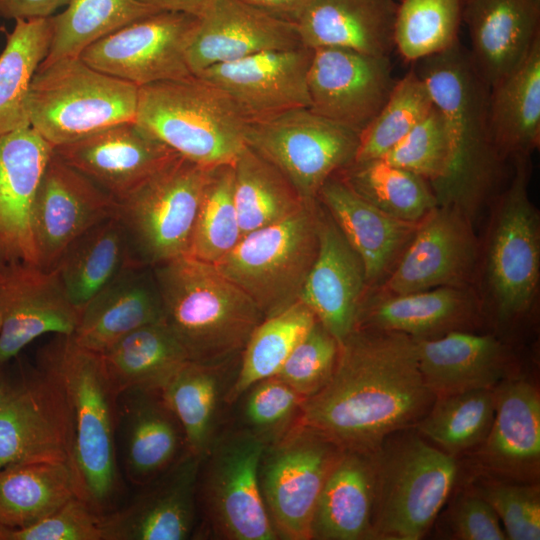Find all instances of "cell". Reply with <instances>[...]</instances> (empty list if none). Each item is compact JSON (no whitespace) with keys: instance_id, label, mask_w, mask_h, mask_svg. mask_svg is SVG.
Instances as JSON below:
<instances>
[{"instance_id":"30","label":"cell","mask_w":540,"mask_h":540,"mask_svg":"<svg viewBox=\"0 0 540 540\" xmlns=\"http://www.w3.org/2000/svg\"><path fill=\"white\" fill-rule=\"evenodd\" d=\"M495 415L480 460L496 476L534 483L540 467V396L529 382L507 378L494 388Z\"/></svg>"},{"instance_id":"6","label":"cell","mask_w":540,"mask_h":540,"mask_svg":"<svg viewBox=\"0 0 540 540\" xmlns=\"http://www.w3.org/2000/svg\"><path fill=\"white\" fill-rule=\"evenodd\" d=\"M135 122L205 168L233 165L246 147V118L222 90L195 75L139 87Z\"/></svg>"},{"instance_id":"41","label":"cell","mask_w":540,"mask_h":540,"mask_svg":"<svg viewBox=\"0 0 540 540\" xmlns=\"http://www.w3.org/2000/svg\"><path fill=\"white\" fill-rule=\"evenodd\" d=\"M316 321L315 314L301 300L264 318L241 352L240 367L225 393V404H235L253 384L275 376Z\"/></svg>"},{"instance_id":"47","label":"cell","mask_w":540,"mask_h":540,"mask_svg":"<svg viewBox=\"0 0 540 540\" xmlns=\"http://www.w3.org/2000/svg\"><path fill=\"white\" fill-rule=\"evenodd\" d=\"M241 238L233 165H221L212 169L204 188L186 255L216 264Z\"/></svg>"},{"instance_id":"34","label":"cell","mask_w":540,"mask_h":540,"mask_svg":"<svg viewBox=\"0 0 540 540\" xmlns=\"http://www.w3.org/2000/svg\"><path fill=\"white\" fill-rule=\"evenodd\" d=\"M372 452L342 450L319 495L311 539H374Z\"/></svg>"},{"instance_id":"3","label":"cell","mask_w":540,"mask_h":540,"mask_svg":"<svg viewBox=\"0 0 540 540\" xmlns=\"http://www.w3.org/2000/svg\"><path fill=\"white\" fill-rule=\"evenodd\" d=\"M163 321L190 361L224 366L264 319L252 299L214 264L183 255L153 267Z\"/></svg>"},{"instance_id":"14","label":"cell","mask_w":540,"mask_h":540,"mask_svg":"<svg viewBox=\"0 0 540 540\" xmlns=\"http://www.w3.org/2000/svg\"><path fill=\"white\" fill-rule=\"evenodd\" d=\"M197 21L191 14L159 11L96 41L80 58L138 87L188 78L193 74L186 53Z\"/></svg>"},{"instance_id":"19","label":"cell","mask_w":540,"mask_h":540,"mask_svg":"<svg viewBox=\"0 0 540 540\" xmlns=\"http://www.w3.org/2000/svg\"><path fill=\"white\" fill-rule=\"evenodd\" d=\"M202 460L185 449L129 504L101 514V540L189 539L196 529Z\"/></svg>"},{"instance_id":"16","label":"cell","mask_w":540,"mask_h":540,"mask_svg":"<svg viewBox=\"0 0 540 540\" xmlns=\"http://www.w3.org/2000/svg\"><path fill=\"white\" fill-rule=\"evenodd\" d=\"M72 450L70 410L57 382L39 368L12 385L0 405V470L23 462H71Z\"/></svg>"},{"instance_id":"43","label":"cell","mask_w":540,"mask_h":540,"mask_svg":"<svg viewBox=\"0 0 540 540\" xmlns=\"http://www.w3.org/2000/svg\"><path fill=\"white\" fill-rule=\"evenodd\" d=\"M233 169L242 236L288 217L307 200L273 164L247 145Z\"/></svg>"},{"instance_id":"31","label":"cell","mask_w":540,"mask_h":540,"mask_svg":"<svg viewBox=\"0 0 540 540\" xmlns=\"http://www.w3.org/2000/svg\"><path fill=\"white\" fill-rule=\"evenodd\" d=\"M161 320L163 309L153 268L136 263L80 310L71 337L79 346L100 354L126 334Z\"/></svg>"},{"instance_id":"38","label":"cell","mask_w":540,"mask_h":540,"mask_svg":"<svg viewBox=\"0 0 540 540\" xmlns=\"http://www.w3.org/2000/svg\"><path fill=\"white\" fill-rule=\"evenodd\" d=\"M78 496L69 461H34L0 470V526L19 529L51 515Z\"/></svg>"},{"instance_id":"39","label":"cell","mask_w":540,"mask_h":540,"mask_svg":"<svg viewBox=\"0 0 540 540\" xmlns=\"http://www.w3.org/2000/svg\"><path fill=\"white\" fill-rule=\"evenodd\" d=\"M222 368L188 361L160 390L181 426L185 449L202 459L221 432L220 404L227 391Z\"/></svg>"},{"instance_id":"24","label":"cell","mask_w":540,"mask_h":540,"mask_svg":"<svg viewBox=\"0 0 540 540\" xmlns=\"http://www.w3.org/2000/svg\"><path fill=\"white\" fill-rule=\"evenodd\" d=\"M53 151L116 202L178 155L135 121L110 126Z\"/></svg>"},{"instance_id":"56","label":"cell","mask_w":540,"mask_h":540,"mask_svg":"<svg viewBox=\"0 0 540 540\" xmlns=\"http://www.w3.org/2000/svg\"><path fill=\"white\" fill-rule=\"evenodd\" d=\"M272 15L295 22L311 0H243Z\"/></svg>"},{"instance_id":"5","label":"cell","mask_w":540,"mask_h":540,"mask_svg":"<svg viewBox=\"0 0 540 540\" xmlns=\"http://www.w3.org/2000/svg\"><path fill=\"white\" fill-rule=\"evenodd\" d=\"M513 161L509 184L489 204L474 285L486 319L502 327L531 314L540 288V214L529 194V157Z\"/></svg>"},{"instance_id":"44","label":"cell","mask_w":540,"mask_h":540,"mask_svg":"<svg viewBox=\"0 0 540 540\" xmlns=\"http://www.w3.org/2000/svg\"><path fill=\"white\" fill-rule=\"evenodd\" d=\"M337 175L361 198L398 220L419 223L437 206L424 178L383 158L352 162Z\"/></svg>"},{"instance_id":"11","label":"cell","mask_w":540,"mask_h":540,"mask_svg":"<svg viewBox=\"0 0 540 540\" xmlns=\"http://www.w3.org/2000/svg\"><path fill=\"white\" fill-rule=\"evenodd\" d=\"M266 444L236 426L219 433L202 460L198 501L204 521L226 540H276L259 482Z\"/></svg>"},{"instance_id":"2","label":"cell","mask_w":540,"mask_h":540,"mask_svg":"<svg viewBox=\"0 0 540 540\" xmlns=\"http://www.w3.org/2000/svg\"><path fill=\"white\" fill-rule=\"evenodd\" d=\"M417 73L441 112L448 138L444 172L430 185L437 205L461 210L475 220L495 196L504 159L489 127V88L458 41L420 60Z\"/></svg>"},{"instance_id":"35","label":"cell","mask_w":540,"mask_h":540,"mask_svg":"<svg viewBox=\"0 0 540 540\" xmlns=\"http://www.w3.org/2000/svg\"><path fill=\"white\" fill-rule=\"evenodd\" d=\"M488 121L504 160L530 157L540 144V39L524 61L489 89Z\"/></svg>"},{"instance_id":"10","label":"cell","mask_w":540,"mask_h":540,"mask_svg":"<svg viewBox=\"0 0 540 540\" xmlns=\"http://www.w3.org/2000/svg\"><path fill=\"white\" fill-rule=\"evenodd\" d=\"M212 169L177 155L117 202L139 263L153 268L187 254Z\"/></svg>"},{"instance_id":"7","label":"cell","mask_w":540,"mask_h":540,"mask_svg":"<svg viewBox=\"0 0 540 540\" xmlns=\"http://www.w3.org/2000/svg\"><path fill=\"white\" fill-rule=\"evenodd\" d=\"M372 456L374 539H421L455 483V457L432 447L414 427L386 437Z\"/></svg>"},{"instance_id":"32","label":"cell","mask_w":540,"mask_h":540,"mask_svg":"<svg viewBox=\"0 0 540 540\" xmlns=\"http://www.w3.org/2000/svg\"><path fill=\"white\" fill-rule=\"evenodd\" d=\"M397 5L396 0H311L296 21L301 43L389 56Z\"/></svg>"},{"instance_id":"49","label":"cell","mask_w":540,"mask_h":540,"mask_svg":"<svg viewBox=\"0 0 540 540\" xmlns=\"http://www.w3.org/2000/svg\"><path fill=\"white\" fill-rule=\"evenodd\" d=\"M304 400L278 376L263 379L237 400L241 401L238 426L270 445L299 422Z\"/></svg>"},{"instance_id":"8","label":"cell","mask_w":540,"mask_h":540,"mask_svg":"<svg viewBox=\"0 0 540 540\" xmlns=\"http://www.w3.org/2000/svg\"><path fill=\"white\" fill-rule=\"evenodd\" d=\"M139 87L98 71L80 57L38 67L29 89L30 126L53 148L135 121Z\"/></svg>"},{"instance_id":"54","label":"cell","mask_w":540,"mask_h":540,"mask_svg":"<svg viewBox=\"0 0 540 540\" xmlns=\"http://www.w3.org/2000/svg\"><path fill=\"white\" fill-rule=\"evenodd\" d=\"M450 527L457 539H507L496 512L478 493L465 494L458 500L451 514Z\"/></svg>"},{"instance_id":"27","label":"cell","mask_w":540,"mask_h":540,"mask_svg":"<svg viewBox=\"0 0 540 540\" xmlns=\"http://www.w3.org/2000/svg\"><path fill=\"white\" fill-rule=\"evenodd\" d=\"M475 71L491 89L540 39V0H461Z\"/></svg>"},{"instance_id":"46","label":"cell","mask_w":540,"mask_h":540,"mask_svg":"<svg viewBox=\"0 0 540 540\" xmlns=\"http://www.w3.org/2000/svg\"><path fill=\"white\" fill-rule=\"evenodd\" d=\"M462 21L461 0H401L394 23V48L416 62L454 46Z\"/></svg>"},{"instance_id":"37","label":"cell","mask_w":540,"mask_h":540,"mask_svg":"<svg viewBox=\"0 0 540 540\" xmlns=\"http://www.w3.org/2000/svg\"><path fill=\"white\" fill-rule=\"evenodd\" d=\"M99 355L117 397L131 390H161L190 361L163 320L126 334Z\"/></svg>"},{"instance_id":"26","label":"cell","mask_w":540,"mask_h":540,"mask_svg":"<svg viewBox=\"0 0 540 540\" xmlns=\"http://www.w3.org/2000/svg\"><path fill=\"white\" fill-rule=\"evenodd\" d=\"M318 237L317 255L299 300L340 344L356 328L359 308L368 289L365 268L320 202Z\"/></svg>"},{"instance_id":"29","label":"cell","mask_w":540,"mask_h":540,"mask_svg":"<svg viewBox=\"0 0 540 540\" xmlns=\"http://www.w3.org/2000/svg\"><path fill=\"white\" fill-rule=\"evenodd\" d=\"M317 199L361 258L368 289L382 285L413 238L418 223L385 214L337 174L324 183Z\"/></svg>"},{"instance_id":"4","label":"cell","mask_w":540,"mask_h":540,"mask_svg":"<svg viewBox=\"0 0 540 540\" xmlns=\"http://www.w3.org/2000/svg\"><path fill=\"white\" fill-rule=\"evenodd\" d=\"M39 368L61 387L69 406L78 496L104 514L119 488L114 435L118 397L101 357L71 336L57 335L40 352Z\"/></svg>"},{"instance_id":"13","label":"cell","mask_w":540,"mask_h":540,"mask_svg":"<svg viewBox=\"0 0 540 540\" xmlns=\"http://www.w3.org/2000/svg\"><path fill=\"white\" fill-rule=\"evenodd\" d=\"M246 145L273 164L304 199L354 161L359 134L310 108L248 122Z\"/></svg>"},{"instance_id":"25","label":"cell","mask_w":540,"mask_h":540,"mask_svg":"<svg viewBox=\"0 0 540 540\" xmlns=\"http://www.w3.org/2000/svg\"><path fill=\"white\" fill-rule=\"evenodd\" d=\"M53 146L31 126L0 137V260L36 264L33 206Z\"/></svg>"},{"instance_id":"53","label":"cell","mask_w":540,"mask_h":540,"mask_svg":"<svg viewBox=\"0 0 540 540\" xmlns=\"http://www.w3.org/2000/svg\"><path fill=\"white\" fill-rule=\"evenodd\" d=\"M100 514L79 496L46 518L13 529L0 526V540H101Z\"/></svg>"},{"instance_id":"22","label":"cell","mask_w":540,"mask_h":540,"mask_svg":"<svg viewBox=\"0 0 540 540\" xmlns=\"http://www.w3.org/2000/svg\"><path fill=\"white\" fill-rule=\"evenodd\" d=\"M300 46L295 22L243 0H212L198 17L186 56L196 76L212 66Z\"/></svg>"},{"instance_id":"21","label":"cell","mask_w":540,"mask_h":540,"mask_svg":"<svg viewBox=\"0 0 540 540\" xmlns=\"http://www.w3.org/2000/svg\"><path fill=\"white\" fill-rule=\"evenodd\" d=\"M312 49L261 52L212 66L198 77L222 90L248 122L310 107L307 75Z\"/></svg>"},{"instance_id":"18","label":"cell","mask_w":540,"mask_h":540,"mask_svg":"<svg viewBox=\"0 0 540 540\" xmlns=\"http://www.w3.org/2000/svg\"><path fill=\"white\" fill-rule=\"evenodd\" d=\"M116 214L117 202L53 151L32 213L38 266L53 270L74 240Z\"/></svg>"},{"instance_id":"23","label":"cell","mask_w":540,"mask_h":540,"mask_svg":"<svg viewBox=\"0 0 540 540\" xmlns=\"http://www.w3.org/2000/svg\"><path fill=\"white\" fill-rule=\"evenodd\" d=\"M474 286H443L406 294L368 289L356 328L394 331L433 339L453 331H476L486 321Z\"/></svg>"},{"instance_id":"1","label":"cell","mask_w":540,"mask_h":540,"mask_svg":"<svg viewBox=\"0 0 540 540\" xmlns=\"http://www.w3.org/2000/svg\"><path fill=\"white\" fill-rule=\"evenodd\" d=\"M435 399L412 337L355 328L339 344L328 383L304 400L299 422L343 450L373 452L392 433L415 427Z\"/></svg>"},{"instance_id":"50","label":"cell","mask_w":540,"mask_h":540,"mask_svg":"<svg viewBox=\"0 0 540 540\" xmlns=\"http://www.w3.org/2000/svg\"><path fill=\"white\" fill-rule=\"evenodd\" d=\"M339 343L317 320L295 346L275 375L303 398L319 392L330 380L338 358Z\"/></svg>"},{"instance_id":"52","label":"cell","mask_w":540,"mask_h":540,"mask_svg":"<svg viewBox=\"0 0 540 540\" xmlns=\"http://www.w3.org/2000/svg\"><path fill=\"white\" fill-rule=\"evenodd\" d=\"M478 494L502 521L507 539H540V494L536 483L484 482Z\"/></svg>"},{"instance_id":"36","label":"cell","mask_w":540,"mask_h":540,"mask_svg":"<svg viewBox=\"0 0 540 540\" xmlns=\"http://www.w3.org/2000/svg\"><path fill=\"white\" fill-rule=\"evenodd\" d=\"M139 263L117 214L94 225L63 252L53 269L80 311L128 267Z\"/></svg>"},{"instance_id":"20","label":"cell","mask_w":540,"mask_h":540,"mask_svg":"<svg viewBox=\"0 0 540 540\" xmlns=\"http://www.w3.org/2000/svg\"><path fill=\"white\" fill-rule=\"evenodd\" d=\"M79 315L55 270L0 260V365L44 334L71 336Z\"/></svg>"},{"instance_id":"55","label":"cell","mask_w":540,"mask_h":540,"mask_svg":"<svg viewBox=\"0 0 540 540\" xmlns=\"http://www.w3.org/2000/svg\"><path fill=\"white\" fill-rule=\"evenodd\" d=\"M71 0H0V16L6 19L47 18Z\"/></svg>"},{"instance_id":"48","label":"cell","mask_w":540,"mask_h":540,"mask_svg":"<svg viewBox=\"0 0 540 540\" xmlns=\"http://www.w3.org/2000/svg\"><path fill=\"white\" fill-rule=\"evenodd\" d=\"M434 107L428 88L417 71L397 80L380 111L359 134L353 162L384 157Z\"/></svg>"},{"instance_id":"59","label":"cell","mask_w":540,"mask_h":540,"mask_svg":"<svg viewBox=\"0 0 540 540\" xmlns=\"http://www.w3.org/2000/svg\"><path fill=\"white\" fill-rule=\"evenodd\" d=\"M0 328H1V316H0Z\"/></svg>"},{"instance_id":"57","label":"cell","mask_w":540,"mask_h":540,"mask_svg":"<svg viewBox=\"0 0 540 540\" xmlns=\"http://www.w3.org/2000/svg\"><path fill=\"white\" fill-rule=\"evenodd\" d=\"M161 11H176L199 17L212 0H139Z\"/></svg>"},{"instance_id":"40","label":"cell","mask_w":540,"mask_h":540,"mask_svg":"<svg viewBox=\"0 0 540 540\" xmlns=\"http://www.w3.org/2000/svg\"><path fill=\"white\" fill-rule=\"evenodd\" d=\"M51 39L49 17L17 19L0 54V137L30 126L27 100L32 78Z\"/></svg>"},{"instance_id":"12","label":"cell","mask_w":540,"mask_h":540,"mask_svg":"<svg viewBox=\"0 0 540 540\" xmlns=\"http://www.w3.org/2000/svg\"><path fill=\"white\" fill-rule=\"evenodd\" d=\"M342 450L301 422L265 447L259 482L277 539H311L319 495Z\"/></svg>"},{"instance_id":"9","label":"cell","mask_w":540,"mask_h":540,"mask_svg":"<svg viewBox=\"0 0 540 540\" xmlns=\"http://www.w3.org/2000/svg\"><path fill=\"white\" fill-rule=\"evenodd\" d=\"M318 199L288 217L242 236L214 264L256 304L264 318L299 301L317 255Z\"/></svg>"},{"instance_id":"51","label":"cell","mask_w":540,"mask_h":540,"mask_svg":"<svg viewBox=\"0 0 540 540\" xmlns=\"http://www.w3.org/2000/svg\"><path fill=\"white\" fill-rule=\"evenodd\" d=\"M382 158L421 176L429 185L438 180L448 159V138L441 112L434 106L428 115Z\"/></svg>"},{"instance_id":"58","label":"cell","mask_w":540,"mask_h":540,"mask_svg":"<svg viewBox=\"0 0 540 540\" xmlns=\"http://www.w3.org/2000/svg\"><path fill=\"white\" fill-rule=\"evenodd\" d=\"M12 385L13 384H11L5 376L2 365H0V405L4 402L9 394Z\"/></svg>"},{"instance_id":"42","label":"cell","mask_w":540,"mask_h":540,"mask_svg":"<svg viewBox=\"0 0 540 540\" xmlns=\"http://www.w3.org/2000/svg\"><path fill=\"white\" fill-rule=\"evenodd\" d=\"M159 11L139 0H71L66 10L49 17L50 45L39 67L80 57L96 41Z\"/></svg>"},{"instance_id":"45","label":"cell","mask_w":540,"mask_h":540,"mask_svg":"<svg viewBox=\"0 0 540 540\" xmlns=\"http://www.w3.org/2000/svg\"><path fill=\"white\" fill-rule=\"evenodd\" d=\"M494 415V389H474L436 397L414 428L455 456L485 440Z\"/></svg>"},{"instance_id":"15","label":"cell","mask_w":540,"mask_h":540,"mask_svg":"<svg viewBox=\"0 0 540 540\" xmlns=\"http://www.w3.org/2000/svg\"><path fill=\"white\" fill-rule=\"evenodd\" d=\"M474 225L461 210L437 205L418 223L398 263L376 289L406 294L443 286H474L480 255Z\"/></svg>"},{"instance_id":"17","label":"cell","mask_w":540,"mask_h":540,"mask_svg":"<svg viewBox=\"0 0 540 540\" xmlns=\"http://www.w3.org/2000/svg\"><path fill=\"white\" fill-rule=\"evenodd\" d=\"M395 82L389 56L315 48L307 75L309 108L360 134L378 114Z\"/></svg>"},{"instance_id":"33","label":"cell","mask_w":540,"mask_h":540,"mask_svg":"<svg viewBox=\"0 0 540 540\" xmlns=\"http://www.w3.org/2000/svg\"><path fill=\"white\" fill-rule=\"evenodd\" d=\"M122 398L123 457L126 475L144 486L184 452L181 426L160 390H131Z\"/></svg>"},{"instance_id":"28","label":"cell","mask_w":540,"mask_h":540,"mask_svg":"<svg viewBox=\"0 0 540 540\" xmlns=\"http://www.w3.org/2000/svg\"><path fill=\"white\" fill-rule=\"evenodd\" d=\"M414 340L423 380L435 397L494 389L510 377L512 352L496 335L453 331Z\"/></svg>"}]
</instances>
